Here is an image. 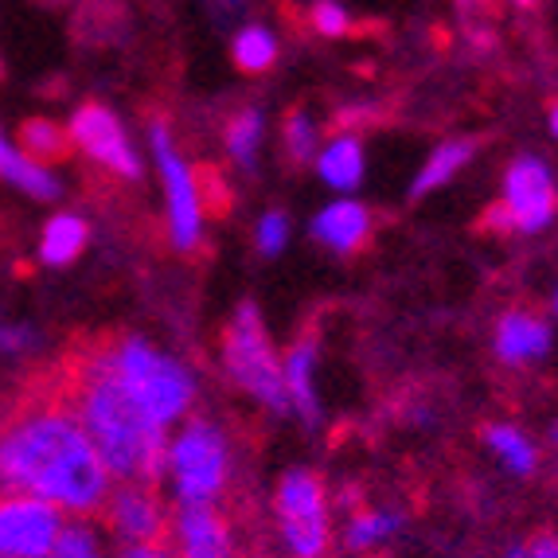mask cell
I'll use <instances>...</instances> for the list:
<instances>
[{
  "label": "cell",
  "mask_w": 558,
  "mask_h": 558,
  "mask_svg": "<svg viewBox=\"0 0 558 558\" xmlns=\"http://www.w3.org/2000/svg\"><path fill=\"white\" fill-rule=\"evenodd\" d=\"M0 493L36 496L78 520L102 512L110 500L113 476L56 383H36L0 422Z\"/></svg>",
  "instance_id": "cell-1"
},
{
  "label": "cell",
  "mask_w": 558,
  "mask_h": 558,
  "mask_svg": "<svg viewBox=\"0 0 558 558\" xmlns=\"http://www.w3.org/2000/svg\"><path fill=\"white\" fill-rule=\"evenodd\" d=\"M59 399L71 407L83 434L102 457L106 473L121 484H157L168 469L165 429L137 407L118 372L110 367L106 348H94L66 363L56 375Z\"/></svg>",
  "instance_id": "cell-2"
},
{
  "label": "cell",
  "mask_w": 558,
  "mask_h": 558,
  "mask_svg": "<svg viewBox=\"0 0 558 558\" xmlns=\"http://www.w3.org/2000/svg\"><path fill=\"white\" fill-rule=\"evenodd\" d=\"M110 355V367L118 372L121 387L137 399V407L157 422L160 429H168L172 422H180L196 399V379L184 372V363H177L172 355L157 352L145 340L130 336V340H113L102 344Z\"/></svg>",
  "instance_id": "cell-3"
},
{
  "label": "cell",
  "mask_w": 558,
  "mask_h": 558,
  "mask_svg": "<svg viewBox=\"0 0 558 558\" xmlns=\"http://www.w3.org/2000/svg\"><path fill=\"white\" fill-rule=\"evenodd\" d=\"M223 367L242 391L254 395L262 407H270L274 414H289V395H286V375H281V360L274 355L270 332L262 325V313L254 301H242L234 320L223 332Z\"/></svg>",
  "instance_id": "cell-4"
},
{
  "label": "cell",
  "mask_w": 558,
  "mask_h": 558,
  "mask_svg": "<svg viewBox=\"0 0 558 558\" xmlns=\"http://www.w3.org/2000/svg\"><path fill=\"white\" fill-rule=\"evenodd\" d=\"M168 473L177 484L180 504H204L211 508L231 481V446L215 422H187L180 438L168 446Z\"/></svg>",
  "instance_id": "cell-5"
},
{
  "label": "cell",
  "mask_w": 558,
  "mask_h": 558,
  "mask_svg": "<svg viewBox=\"0 0 558 558\" xmlns=\"http://www.w3.org/2000/svg\"><path fill=\"white\" fill-rule=\"evenodd\" d=\"M281 543L289 558H325L328 555V500L325 484L308 469H293L278 481L274 496Z\"/></svg>",
  "instance_id": "cell-6"
},
{
  "label": "cell",
  "mask_w": 558,
  "mask_h": 558,
  "mask_svg": "<svg viewBox=\"0 0 558 558\" xmlns=\"http://www.w3.org/2000/svg\"><path fill=\"white\" fill-rule=\"evenodd\" d=\"M558 211V192L555 177L539 157H515L504 172V199L493 207V223L504 231H523L535 234L555 219Z\"/></svg>",
  "instance_id": "cell-7"
},
{
  "label": "cell",
  "mask_w": 558,
  "mask_h": 558,
  "mask_svg": "<svg viewBox=\"0 0 558 558\" xmlns=\"http://www.w3.org/2000/svg\"><path fill=\"white\" fill-rule=\"evenodd\" d=\"M153 153H157L160 180H165L168 231H172V242H177L180 251H192L199 234H204V196H199L196 172L177 153L165 125H153Z\"/></svg>",
  "instance_id": "cell-8"
},
{
  "label": "cell",
  "mask_w": 558,
  "mask_h": 558,
  "mask_svg": "<svg viewBox=\"0 0 558 558\" xmlns=\"http://www.w3.org/2000/svg\"><path fill=\"white\" fill-rule=\"evenodd\" d=\"M63 531V512L36 496L0 493V558H47Z\"/></svg>",
  "instance_id": "cell-9"
},
{
  "label": "cell",
  "mask_w": 558,
  "mask_h": 558,
  "mask_svg": "<svg viewBox=\"0 0 558 558\" xmlns=\"http://www.w3.org/2000/svg\"><path fill=\"white\" fill-rule=\"evenodd\" d=\"M66 133H71V145H78V149H83L94 165H102L106 172H113V177H121V180H141V160H137V153H133L130 137H125V130H121V121L113 110H106V106H98V102L78 106Z\"/></svg>",
  "instance_id": "cell-10"
},
{
  "label": "cell",
  "mask_w": 558,
  "mask_h": 558,
  "mask_svg": "<svg viewBox=\"0 0 558 558\" xmlns=\"http://www.w3.org/2000/svg\"><path fill=\"white\" fill-rule=\"evenodd\" d=\"M102 515H106V527H110L125 547L168 543V535H172L165 504H160L153 484H121L118 493H110Z\"/></svg>",
  "instance_id": "cell-11"
},
{
  "label": "cell",
  "mask_w": 558,
  "mask_h": 558,
  "mask_svg": "<svg viewBox=\"0 0 558 558\" xmlns=\"http://www.w3.org/2000/svg\"><path fill=\"white\" fill-rule=\"evenodd\" d=\"M172 535H177V558H234L231 527L204 504H184L172 523Z\"/></svg>",
  "instance_id": "cell-12"
},
{
  "label": "cell",
  "mask_w": 558,
  "mask_h": 558,
  "mask_svg": "<svg viewBox=\"0 0 558 558\" xmlns=\"http://www.w3.org/2000/svg\"><path fill=\"white\" fill-rule=\"evenodd\" d=\"M372 234V215L367 207L355 204V199H336L325 211L313 219V239L325 242L328 251L336 254H352L360 251L363 242Z\"/></svg>",
  "instance_id": "cell-13"
},
{
  "label": "cell",
  "mask_w": 558,
  "mask_h": 558,
  "mask_svg": "<svg viewBox=\"0 0 558 558\" xmlns=\"http://www.w3.org/2000/svg\"><path fill=\"white\" fill-rule=\"evenodd\" d=\"M550 325L535 313H508L496 325V355L504 363H531L550 352Z\"/></svg>",
  "instance_id": "cell-14"
},
{
  "label": "cell",
  "mask_w": 558,
  "mask_h": 558,
  "mask_svg": "<svg viewBox=\"0 0 558 558\" xmlns=\"http://www.w3.org/2000/svg\"><path fill=\"white\" fill-rule=\"evenodd\" d=\"M313 367H317V340H313V336H305V340H298V344L286 352L281 375H286L289 407L298 410L308 426H317V418H320L317 391H313Z\"/></svg>",
  "instance_id": "cell-15"
},
{
  "label": "cell",
  "mask_w": 558,
  "mask_h": 558,
  "mask_svg": "<svg viewBox=\"0 0 558 558\" xmlns=\"http://www.w3.org/2000/svg\"><path fill=\"white\" fill-rule=\"evenodd\" d=\"M363 145L360 137H348V133H340V137H332L320 149L317 157V172L320 180H325L328 187H336V192H352V187H360L363 180Z\"/></svg>",
  "instance_id": "cell-16"
},
{
  "label": "cell",
  "mask_w": 558,
  "mask_h": 558,
  "mask_svg": "<svg viewBox=\"0 0 558 558\" xmlns=\"http://www.w3.org/2000/svg\"><path fill=\"white\" fill-rule=\"evenodd\" d=\"M473 157H476V141H469V137H457V141H446V145H438V149L429 153L426 165H422L418 177H414L410 196L422 199V196H429V192L446 187L449 180H453L457 172H461V168H465Z\"/></svg>",
  "instance_id": "cell-17"
},
{
  "label": "cell",
  "mask_w": 558,
  "mask_h": 558,
  "mask_svg": "<svg viewBox=\"0 0 558 558\" xmlns=\"http://www.w3.org/2000/svg\"><path fill=\"white\" fill-rule=\"evenodd\" d=\"M86 239H90V227L78 215H56L39 234V258L47 266H66V262H75L83 254Z\"/></svg>",
  "instance_id": "cell-18"
},
{
  "label": "cell",
  "mask_w": 558,
  "mask_h": 558,
  "mask_svg": "<svg viewBox=\"0 0 558 558\" xmlns=\"http://www.w3.org/2000/svg\"><path fill=\"white\" fill-rule=\"evenodd\" d=\"M0 180L24 187V192L36 196V199H56L59 196V180L51 177L44 165H36V160H28L20 149H12L4 137H0Z\"/></svg>",
  "instance_id": "cell-19"
},
{
  "label": "cell",
  "mask_w": 558,
  "mask_h": 558,
  "mask_svg": "<svg viewBox=\"0 0 558 558\" xmlns=\"http://www.w3.org/2000/svg\"><path fill=\"white\" fill-rule=\"evenodd\" d=\"M20 153L36 165H56V160H66L71 157V133L63 125L47 118H32L20 125Z\"/></svg>",
  "instance_id": "cell-20"
},
{
  "label": "cell",
  "mask_w": 558,
  "mask_h": 558,
  "mask_svg": "<svg viewBox=\"0 0 558 558\" xmlns=\"http://www.w3.org/2000/svg\"><path fill=\"white\" fill-rule=\"evenodd\" d=\"M262 130H266V121H262V110H242L231 118L227 125V157L242 168V172H254L258 168V149H262Z\"/></svg>",
  "instance_id": "cell-21"
},
{
  "label": "cell",
  "mask_w": 558,
  "mask_h": 558,
  "mask_svg": "<svg viewBox=\"0 0 558 558\" xmlns=\"http://www.w3.org/2000/svg\"><path fill=\"white\" fill-rule=\"evenodd\" d=\"M231 56H234V63H239V71L262 75V71H270L274 59H278V39L262 28V24H246V28L234 36Z\"/></svg>",
  "instance_id": "cell-22"
},
{
  "label": "cell",
  "mask_w": 558,
  "mask_h": 558,
  "mask_svg": "<svg viewBox=\"0 0 558 558\" xmlns=\"http://www.w3.org/2000/svg\"><path fill=\"white\" fill-rule=\"evenodd\" d=\"M484 441H488V449H493V453L500 457L504 465L512 469L515 476L535 473V461H539V453H535V446L527 441V434H520L515 426H488Z\"/></svg>",
  "instance_id": "cell-23"
},
{
  "label": "cell",
  "mask_w": 558,
  "mask_h": 558,
  "mask_svg": "<svg viewBox=\"0 0 558 558\" xmlns=\"http://www.w3.org/2000/svg\"><path fill=\"white\" fill-rule=\"evenodd\" d=\"M399 515L395 512H363L355 515L352 523H348V550H372L379 547L387 535H395V527H399Z\"/></svg>",
  "instance_id": "cell-24"
},
{
  "label": "cell",
  "mask_w": 558,
  "mask_h": 558,
  "mask_svg": "<svg viewBox=\"0 0 558 558\" xmlns=\"http://www.w3.org/2000/svg\"><path fill=\"white\" fill-rule=\"evenodd\" d=\"M47 558H106V555H102V543H98V531L86 520H75V523H63L56 547H51Z\"/></svg>",
  "instance_id": "cell-25"
},
{
  "label": "cell",
  "mask_w": 558,
  "mask_h": 558,
  "mask_svg": "<svg viewBox=\"0 0 558 558\" xmlns=\"http://www.w3.org/2000/svg\"><path fill=\"white\" fill-rule=\"evenodd\" d=\"M286 153L293 165H308L317 160V121H308L305 110H293L286 118Z\"/></svg>",
  "instance_id": "cell-26"
},
{
  "label": "cell",
  "mask_w": 558,
  "mask_h": 558,
  "mask_svg": "<svg viewBox=\"0 0 558 558\" xmlns=\"http://www.w3.org/2000/svg\"><path fill=\"white\" fill-rule=\"evenodd\" d=\"M254 242H258V251L266 254V258H274V254L286 251L289 242V219L281 211H266L258 219V227H254Z\"/></svg>",
  "instance_id": "cell-27"
},
{
  "label": "cell",
  "mask_w": 558,
  "mask_h": 558,
  "mask_svg": "<svg viewBox=\"0 0 558 558\" xmlns=\"http://www.w3.org/2000/svg\"><path fill=\"white\" fill-rule=\"evenodd\" d=\"M313 28L320 32V36H344L348 28H352V20H348V12L336 4V0H317L313 4Z\"/></svg>",
  "instance_id": "cell-28"
},
{
  "label": "cell",
  "mask_w": 558,
  "mask_h": 558,
  "mask_svg": "<svg viewBox=\"0 0 558 558\" xmlns=\"http://www.w3.org/2000/svg\"><path fill=\"white\" fill-rule=\"evenodd\" d=\"M121 558H177L172 543H141V547H125Z\"/></svg>",
  "instance_id": "cell-29"
},
{
  "label": "cell",
  "mask_w": 558,
  "mask_h": 558,
  "mask_svg": "<svg viewBox=\"0 0 558 558\" xmlns=\"http://www.w3.org/2000/svg\"><path fill=\"white\" fill-rule=\"evenodd\" d=\"M28 340H32L28 328L0 325V352H20V348H28Z\"/></svg>",
  "instance_id": "cell-30"
},
{
  "label": "cell",
  "mask_w": 558,
  "mask_h": 558,
  "mask_svg": "<svg viewBox=\"0 0 558 558\" xmlns=\"http://www.w3.org/2000/svg\"><path fill=\"white\" fill-rule=\"evenodd\" d=\"M523 555H527V558H558V539L550 535V531H547V535H535Z\"/></svg>",
  "instance_id": "cell-31"
},
{
  "label": "cell",
  "mask_w": 558,
  "mask_h": 558,
  "mask_svg": "<svg viewBox=\"0 0 558 558\" xmlns=\"http://www.w3.org/2000/svg\"><path fill=\"white\" fill-rule=\"evenodd\" d=\"M207 4H211L219 20H231V16H239V12H242V0H207Z\"/></svg>",
  "instance_id": "cell-32"
},
{
  "label": "cell",
  "mask_w": 558,
  "mask_h": 558,
  "mask_svg": "<svg viewBox=\"0 0 558 558\" xmlns=\"http://www.w3.org/2000/svg\"><path fill=\"white\" fill-rule=\"evenodd\" d=\"M550 133H555V137H558V102L550 106Z\"/></svg>",
  "instance_id": "cell-33"
},
{
  "label": "cell",
  "mask_w": 558,
  "mask_h": 558,
  "mask_svg": "<svg viewBox=\"0 0 558 558\" xmlns=\"http://www.w3.org/2000/svg\"><path fill=\"white\" fill-rule=\"evenodd\" d=\"M512 558H527V555H523V550H512Z\"/></svg>",
  "instance_id": "cell-34"
},
{
  "label": "cell",
  "mask_w": 558,
  "mask_h": 558,
  "mask_svg": "<svg viewBox=\"0 0 558 558\" xmlns=\"http://www.w3.org/2000/svg\"><path fill=\"white\" fill-rule=\"evenodd\" d=\"M555 313H558V293H555Z\"/></svg>",
  "instance_id": "cell-35"
},
{
  "label": "cell",
  "mask_w": 558,
  "mask_h": 558,
  "mask_svg": "<svg viewBox=\"0 0 558 558\" xmlns=\"http://www.w3.org/2000/svg\"><path fill=\"white\" fill-rule=\"evenodd\" d=\"M461 4H469V0H461Z\"/></svg>",
  "instance_id": "cell-36"
}]
</instances>
